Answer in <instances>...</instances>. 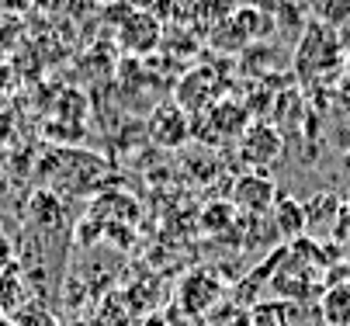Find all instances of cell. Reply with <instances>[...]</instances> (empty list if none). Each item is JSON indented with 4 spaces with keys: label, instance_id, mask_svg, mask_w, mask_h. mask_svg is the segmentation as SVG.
Listing matches in <instances>:
<instances>
[{
    "label": "cell",
    "instance_id": "obj_1",
    "mask_svg": "<svg viewBox=\"0 0 350 326\" xmlns=\"http://www.w3.org/2000/svg\"><path fill=\"white\" fill-rule=\"evenodd\" d=\"M250 128V111L239 101H215L208 111L191 118V135L208 146H222L229 139H239Z\"/></svg>",
    "mask_w": 350,
    "mask_h": 326
},
{
    "label": "cell",
    "instance_id": "obj_2",
    "mask_svg": "<svg viewBox=\"0 0 350 326\" xmlns=\"http://www.w3.org/2000/svg\"><path fill=\"white\" fill-rule=\"evenodd\" d=\"M222 295H226V285L212 271H194L177 285V305L191 312L194 319H208L222 305Z\"/></svg>",
    "mask_w": 350,
    "mask_h": 326
},
{
    "label": "cell",
    "instance_id": "obj_3",
    "mask_svg": "<svg viewBox=\"0 0 350 326\" xmlns=\"http://www.w3.org/2000/svg\"><path fill=\"white\" fill-rule=\"evenodd\" d=\"M219 94H222L219 73H215L212 66H191V70L180 77L177 90H174V101H177L187 115H202V111H208L215 101H222Z\"/></svg>",
    "mask_w": 350,
    "mask_h": 326
},
{
    "label": "cell",
    "instance_id": "obj_4",
    "mask_svg": "<svg viewBox=\"0 0 350 326\" xmlns=\"http://www.w3.org/2000/svg\"><path fill=\"white\" fill-rule=\"evenodd\" d=\"M146 135L163 150H177V146L191 143V115L177 101H163V105H157L153 111H149Z\"/></svg>",
    "mask_w": 350,
    "mask_h": 326
},
{
    "label": "cell",
    "instance_id": "obj_5",
    "mask_svg": "<svg viewBox=\"0 0 350 326\" xmlns=\"http://www.w3.org/2000/svg\"><path fill=\"white\" fill-rule=\"evenodd\" d=\"M160 42H163V21L157 14L125 11V18L118 21V45L129 56H149L153 49H160Z\"/></svg>",
    "mask_w": 350,
    "mask_h": 326
},
{
    "label": "cell",
    "instance_id": "obj_6",
    "mask_svg": "<svg viewBox=\"0 0 350 326\" xmlns=\"http://www.w3.org/2000/svg\"><path fill=\"white\" fill-rule=\"evenodd\" d=\"M284 150V139L274 125L267 122H254L243 135H239V157L246 167H254L257 174H264V167H271Z\"/></svg>",
    "mask_w": 350,
    "mask_h": 326
},
{
    "label": "cell",
    "instance_id": "obj_7",
    "mask_svg": "<svg viewBox=\"0 0 350 326\" xmlns=\"http://www.w3.org/2000/svg\"><path fill=\"white\" fill-rule=\"evenodd\" d=\"M278 202V184L267 177V174H257V170H250L243 177H236L232 184V205L250 212V215H264L271 212Z\"/></svg>",
    "mask_w": 350,
    "mask_h": 326
},
{
    "label": "cell",
    "instance_id": "obj_8",
    "mask_svg": "<svg viewBox=\"0 0 350 326\" xmlns=\"http://www.w3.org/2000/svg\"><path fill=\"white\" fill-rule=\"evenodd\" d=\"M319 316L326 326H350V282H333L323 292Z\"/></svg>",
    "mask_w": 350,
    "mask_h": 326
},
{
    "label": "cell",
    "instance_id": "obj_9",
    "mask_svg": "<svg viewBox=\"0 0 350 326\" xmlns=\"http://www.w3.org/2000/svg\"><path fill=\"white\" fill-rule=\"evenodd\" d=\"M274 219H278V229L284 232L288 240H298V236L306 232V226H309L306 205L295 202V198H288V195H278V202H274Z\"/></svg>",
    "mask_w": 350,
    "mask_h": 326
},
{
    "label": "cell",
    "instance_id": "obj_10",
    "mask_svg": "<svg viewBox=\"0 0 350 326\" xmlns=\"http://www.w3.org/2000/svg\"><path fill=\"white\" fill-rule=\"evenodd\" d=\"M295 319V305L284 299L278 302H257L250 309V326H291Z\"/></svg>",
    "mask_w": 350,
    "mask_h": 326
},
{
    "label": "cell",
    "instance_id": "obj_11",
    "mask_svg": "<svg viewBox=\"0 0 350 326\" xmlns=\"http://www.w3.org/2000/svg\"><path fill=\"white\" fill-rule=\"evenodd\" d=\"M11 319H14V326H63L59 316L49 309V305H42V302H28V305H21Z\"/></svg>",
    "mask_w": 350,
    "mask_h": 326
},
{
    "label": "cell",
    "instance_id": "obj_12",
    "mask_svg": "<svg viewBox=\"0 0 350 326\" xmlns=\"http://www.w3.org/2000/svg\"><path fill=\"white\" fill-rule=\"evenodd\" d=\"M340 215V202L333 195H316L312 202H306V219L309 226H319V222H333Z\"/></svg>",
    "mask_w": 350,
    "mask_h": 326
},
{
    "label": "cell",
    "instance_id": "obj_13",
    "mask_svg": "<svg viewBox=\"0 0 350 326\" xmlns=\"http://www.w3.org/2000/svg\"><path fill=\"white\" fill-rule=\"evenodd\" d=\"M326 25H343L350 18V0H312Z\"/></svg>",
    "mask_w": 350,
    "mask_h": 326
},
{
    "label": "cell",
    "instance_id": "obj_14",
    "mask_svg": "<svg viewBox=\"0 0 350 326\" xmlns=\"http://www.w3.org/2000/svg\"><path fill=\"white\" fill-rule=\"evenodd\" d=\"M122 4L129 11H139V14H157V8L163 4V0H122Z\"/></svg>",
    "mask_w": 350,
    "mask_h": 326
},
{
    "label": "cell",
    "instance_id": "obj_15",
    "mask_svg": "<svg viewBox=\"0 0 350 326\" xmlns=\"http://www.w3.org/2000/svg\"><path fill=\"white\" fill-rule=\"evenodd\" d=\"M336 222L343 226V229H336V236H343V232H350V198H347V202H340V215H336Z\"/></svg>",
    "mask_w": 350,
    "mask_h": 326
},
{
    "label": "cell",
    "instance_id": "obj_16",
    "mask_svg": "<svg viewBox=\"0 0 350 326\" xmlns=\"http://www.w3.org/2000/svg\"><path fill=\"white\" fill-rule=\"evenodd\" d=\"M0 326H14V319H11L8 312H0Z\"/></svg>",
    "mask_w": 350,
    "mask_h": 326
}]
</instances>
